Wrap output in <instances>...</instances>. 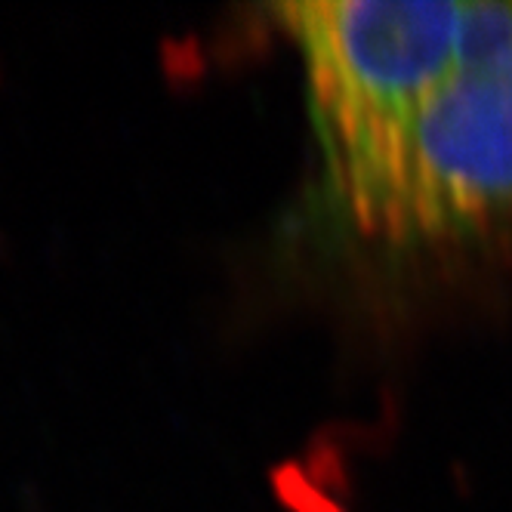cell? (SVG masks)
I'll use <instances>...</instances> for the list:
<instances>
[{
	"instance_id": "obj_1",
	"label": "cell",
	"mask_w": 512,
	"mask_h": 512,
	"mask_svg": "<svg viewBox=\"0 0 512 512\" xmlns=\"http://www.w3.org/2000/svg\"><path fill=\"white\" fill-rule=\"evenodd\" d=\"M327 176L364 235L398 244L512 235V28Z\"/></svg>"
},
{
	"instance_id": "obj_2",
	"label": "cell",
	"mask_w": 512,
	"mask_h": 512,
	"mask_svg": "<svg viewBox=\"0 0 512 512\" xmlns=\"http://www.w3.org/2000/svg\"><path fill=\"white\" fill-rule=\"evenodd\" d=\"M300 47L327 167L395 130L512 28V0H306L275 10Z\"/></svg>"
}]
</instances>
